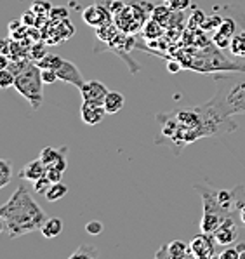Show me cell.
Masks as SVG:
<instances>
[{
    "instance_id": "cell-1",
    "label": "cell",
    "mask_w": 245,
    "mask_h": 259,
    "mask_svg": "<svg viewBox=\"0 0 245 259\" xmlns=\"http://www.w3.org/2000/svg\"><path fill=\"white\" fill-rule=\"evenodd\" d=\"M233 117L223 115L217 106L211 101L199 106L174 110L169 113H159L157 120L160 123V136L174 146V151L179 153L183 146L197 141L200 138L224 136L236 129V123L231 120Z\"/></svg>"
},
{
    "instance_id": "cell-2",
    "label": "cell",
    "mask_w": 245,
    "mask_h": 259,
    "mask_svg": "<svg viewBox=\"0 0 245 259\" xmlns=\"http://www.w3.org/2000/svg\"><path fill=\"white\" fill-rule=\"evenodd\" d=\"M45 219L47 214L23 185H19L9 200L0 207L2 230L9 238L23 237L37 230L40 232Z\"/></svg>"
},
{
    "instance_id": "cell-3",
    "label": "cell",
    "mask_w": 245,
    "mask_h": 259,
    "mask_svg": "<svg viewBox=\"0 0 245 259\" xmlns=\"http://www.w3.org/2000/svg\"><path fill=\"white\" fill-rule=\"evenodd\" d=\"M217 93L212 103L226 117L245 113V78H216Z\"/></svg>"
},
{
    "instance_id": "cell-4",
    "label": "cell",
    "mask_w": 245,
    "mask_h": 259,
    "mask_svg": "<svg viewBox=\"0 0 245 259\" xmlns=\"http://www.w3.org/2000/svg\"><path fill=\"white\" fill-rule=\"evenodd\" d=\"M193 188L202 197L204 214H219L223 218L235 216V193H233V190L216 188L209 183H197Z\"/></svg>"
},
{
    "instance_id": "cell-5",
    "label": "cell",
    "mask_w": 245,
    "mask_h": 259,
    "mask_svg": "<svg viewBox=\"0 0 245 259\" xmlns=\"http://www.w3.org/2000/svg\"><path fill=\"white\" fill-rule=\"evenodd\" d=\"M14 89L30 103L33 110L40 108L43 101V80L40 66L33 65V63H26L16 73Z\"/></svg>"
},
{
    "instance_id": "cell-6",
    "label": "cell",
    "mask_w": 245,
    "mask_h": 259,
    "mask_svg": "<svg viewBox=\"0 0 245 259\" xmlns=\"http://www.w3.org/2000/svg\"><path fill=\"white\" fill-rule=\"evenodd\" d=\"M37 65L40 66V68L54 70L59 80H63L66 83H72V85L78 87V89H80V87L84 85V82H85L84 77H82V73H80V70H78L72 61H66V59H63L61 56L47 53L40 59V61H37Z\"/></svg>"
},
{
    "instance_id": "cell-7",
    "label": "cell",
    "mask_w": 245,
    "mask_h": 259,
    "mask_svg": "<svg viewBox=\"0 0 245 259\" xmlns=\"http://www.w3.org/2000/svg\"><path fill=\"white\" fill-rule=\"evenodd\" d=\"M216 238L212 233H199L191 238L189 242V249H191L193 257L199 259H212L217 257V250H216Z\"/></svg>"
},
{
    "instance_id": "cell-8",
    "label": "cell",
    "mask_w": 245,
    "mask_h": 259,
    "mask_svg": "<svg viewBox=\"0 0 245 259\" xmlns=\"http://www.w3.org/2000/svg\"><path fill=\"white\" fill-rule=\"evenodd\" d=\"M137 9H134L132 6H122L115 11V23L122 31H136L141 26L143 18H139L137 14H134Z\"/></svg>"
},
{
    "instance_id": "cell-9",
    "label": "cell",
    "mask_w": 245,
    "mask_h": 259,
    "mask_svg": "<svg viewBox=\"0 0 245 259\" xmlns=\"http://www.w3.org/2000/svg\"><path fill=\"white\" fill-rule=\"evenodd\" d=\"M212 235H214L217 244L223 247L236 244V238H238V225H236V219L233 216L226 218L217 226V230Z\"/></svg>"
},
{
    "instance_id": "cell-10",
    "label": "cell",
    "mask_w": 245,
    "mask_h": 259,
    "mask_svg": "<svg viewBox=\"0 0 245 259\" xmlns=\"http://www.w3.org/2000/svg\"><path fill=\"white\" fill-rule=\"evenodd\" d=\"M157 257H169V259H184V257H193L189 244L183 240H172L169 244H164L157 250Z\"/></svg>"
},
{
    "instance_id": "cell-11",
    "label": "cell",
    "mask_w": 245,
    "mask_h": 259,
    "mask_svg": "<svg viewBox=\"0 0 245 259\" xmlns=\"http://www.w3.org/2000/svg\"><path fill=\"white\" fill-rule=\"evenodd\" d=\"M80 115H82V122L87 123V125H97V123H101L103 118L108 115V111H106L103 103L82 101Z\"/></svg>"
},
{
    "instance_id": "cell-12",
    "label": "cell",
    "mask_w": 245,
    "mask_h": 259,
    "mask_svg": "<svg viewBox=\"0 0 245 259\" xmlns=\"http://www.w3.org/2000/svg\"><path fill=\"white\" fill-rule=\"evenodd\" d=\"M78 91H80L82 101H92V103H105V98L108 94V89H106L105 83L97 80L84 82V85Z\"/></svg>"
},
{
    "instance_id": "cell-13",
    "label": "cell",
    "mask_w": 245,
    "mask_h": 259,
    "mask_svg": "<svg viewBox=\"0 0 245 259\" xmlns=\"http://www.w3.org/2000/svg\"><path fill=\"white\" fill-rule=\"evenodd\" d=\"M82 18H84V21L87 23V25L96 26V28H101L103 25H106V23L112 21V14H110V11L106 9V7L100 6V4L87 7V9L84 11V14H82Z\"/></svg>"
},
{
    "instance_id": "cell-14",
    "label": "cell",
    "mask_w": 245,
    "mask_h": 259,
    "mask_svg": "<svg viewBox=\"0 0 245 259\" xmlns=\"http://www.w3.org/2000/svg\"><path fill=\"white\" fill-rule=\"evenodd\" d=\"M235 35H236V21L233 18H228L221 23L219 28H217L216 35H214V42L221 49H228Z\"/></svg>"
},
{
    "instance_id": "cell-15",
    "label": "cell",
    "mask_w": 245,
    "mask_h": 259,
    "mask_svg": "<svg viewBox=\"0 0 245 259\" xmlns=\"http://www.w3.org/2000/svg\"><path fill=\"white\" fill-rule=\"evenodd\" d=\"M45 170L47 165L42 162V158H37V160H31L28 162L21 170H19V178L26 179V181L35 183L37 179H40L42 176H45Z\"/></svg>"
},
{
    "instance_id": "cell-16",
    "label": "cell",
    "mask_w": 245,
    "mask_h": 259,
    "mask_svg": "<svg viewBox=\"0 0 245 259\" xmlns=\"http://www.w3.org/2000/svg\"><path fill=\"white\" fill-rule=\"evenodd\" d=\"M103 105H105L108 115H113V113H117V111H120L122 108H124L125 98L118 93V91H108V94H106L105 103H103Z\"/></svg>"
},
{
    "instance_id": "cell-17",
    "label": "cell",
    "mask_w": 245,
    "mask_h": 259,
    "mask_svg": "<svg viewBox=\"0 0 245 259\" xmlns=\"http://www.w3.org/2000/svg\"><path fill=\"white\" fill-rule=\"evenodd\" d=\"M61 232H63V221L59 218H47L40 228V233L45 238H56L61 235Z\"/></svg>"
},
{
    "instance_id": "cell-18",
    "label": "cell",
    "mask_w": 245,
    "mask_h": 259,
    "mask_svg": "<svg viewBox=\"0 0 245 259\" xmlns=\"http://www.w3.org/2000/svg\"><path fill=\"white\" fill-rule=\"evenodd\" d=\"M66 150H68L66 146H61L59 150L51 148V146H45V148L42 150V153H40V158H42V162L45 165H51V164H54L58 158H61L63 155H66Z\"/></svg>"
},
{
    "instance_id": "cell-19",
    "label": "cell",
    "mask_w": 245,
    "mask_h": 259,
    "mask_svg": "<svg viewBox=\"0 0 245 259\" xmlns=\"http://www.w3.org/2000/svg\"><path fill=\"white\" fill-rule=\"evenodd\" d=\"M66 193H68V186L63 185L61 181H59V183H53V186L47 190L45 198L49 202H58V200H61V198L65 197Z\"/></svg>"
},
{
    "instance_id": "cell-20",
    "label": "cell",
    "mask_w": 245,
    "mask_h": 259,
    "mask_svg": "<svg viewBox=\"0 0 245 259\" xmlns=\"http://www.w3.org/2000/svg\"><path fill=\"white\" fill-rule=\"evenodd\" d=\"M97 256H100V252H97V249L92 244H82L70 257H97Z\"/></svg>"
},
{
    "instance_id": "cell-21",
    "label": "cell",
    "mask_w": 245,
    "mask_h": 259,
    "mask_svg": "<svg viewBox=\"0 0 245 259\" xmlns=\"http://www.w3.org/2000/svg\"><path fill=\"white\" fill-rule=\"evenodd\" d=\"M230 49H231L233 54L245 56V33H243V31H242V33H238V35H235V37H233V40L230 44Z\"/></svg>"
},
{
    "instance_id": "cell-22",
    "label": "cell",
    "mask_w": 245,
    "mask_h": 259,
    "mask_svg": "<svg viewBox=\"0 0 245 259\" xmlns=\"http://www.w3.org/2000/svg\"><path fill=\"white\" fill-rule=\"evenodd\" d=\"M11 176H13V169H11V164L7 160H0V188L9 185Z\"/></svg>"
},
{
    "instance_id": "cell-23",
    "label": "cell",
    "mask_w": 245,
    "mask_h": 259,
    "mask_svg": "<svg viewBox=\"0 0 245 259\" xmlns=\"http://www.w3.org/2000/svg\"><path fill=\"white\" fill-rule=\"evenodd\" d=\"M16 82V73L9 68H2L0 70V87L2 89H9L11 85H14Z\"/></svg>"
},
{
    "instance_id": "cell-24",
    "label": "cell",
    "mask_w": 245,
    "mask_h": 259,
    "mask_svg": "<svg viewBox=\"0 0 245 259\" xmlns=\"http://www.w3.org/2000/svg\"><path fill=\"white\" fill-rule=\"evenodd\" d=\"M226 13L230 14V18H233L236 21V25L240 26V30L245 33V13L240 7H226Z\"/></svg>"
},
{
    "instance_id": "cell-25",
    "label": "cell",
    "mask_w": 245,
    "mask_h": 259,
    "mask_svg": "<svg viewBox=\"0 0 245 259\" xmlns=\"http://www.w3.org/2000/svg\"><path fill=\"white\" fill-rule=\"evenodd\" d=\"M191 4V0H165V6L169 7V11L172 13H181V11H186Z\"/></svg>"
},
{
    "instance_id": "cell-26",
    "label": "cell",
    "mask_w": 245,
    "mask_h": 259,
    "mask_svg": "<svg viewBox=\"0 0 245 259\" xmlns=\"http://www.w3.org/2000/svg\"><path fill=\"white\" fill-rule=\"evenodd\" d=\"M53 186V181H51L47 176H42L40 179H37V181L33 183V188L37 193H40V195H45L47 193V190Z\"/></svg>"
},
{
    "instance_id": "cell-27",
    "label": "cell",
    "mask_w": 245,
    "mask_h": 259,
    "mask_svg": "<svg viewBox=\"0 0 245 259\" xmlns=\"http://www.w3.org/2000/svg\"><path fill=\"white\" fill-rule=\"evenodd\" d=\"M217 257L219 259H240V252H238V249H236V245L235 247L228 245V247H224L219 254H217Z\"/></svg>"
},
{
    "instance_id": "cell-28",
    "label": "cell",
    "mask_w": 245,
    "mask_h": 259,
    "mask_svg": "<svg viewBox=\"0 0 245 259\" xmlns=\"http://www.w3.org/2000/svg\"><path fill=\"white\" fill-rule=\"evenodd\" d=\"M63 172H65V170L56 169V167H53V165H47L45 176L49 178L53 183H59V181H61V179H63Z\"/></svg>"
},
{
    "instance_id": "cell-29",
    "label": "cell",
    "mask_w": 245,
    "mask_h": 259,
    "mask_svg": "<svg viewBox=\"0 0 245 259\" xmlns=\"http://www.w3.org/2000/svg\"><path fill=\"white\" fill-rule=\"evenodd\" d=\"M85 232L89 233V235H100L103 232V223L101 221H89L85 225Z\"/></svg>"
},
{
    "instance_id": "cell-30",
    "label": "cell",
    "mask_w": 245,
    "mask_h": 259,
    "mask_svg": "<svg viewBox=\"0 0 245 259\" xmlns=\"http://www.w3.org/2000/svg\"><path fill=\"white\" fill-rule=\"evenodd\" d=\"M42 70V80L43 83H54L56 80H59L56 71L51 70V68H40Z\"/></svg>"
},
{
    "instance_id": "cell-31",
    "label": "cell",
    "mask_w": 245,
    "mask_h": 259,
    "mask_svg": "<svg viewBox=\"0 0 245 259\" xmlns=\"http://www.w3.org/2000/svg\"><path fill=\"white\" fill-rule=\"evenodd\" d=\"M144 31H146V35H148L150 38H152V33L155 35V37L162 33V30H160V26H159V23H157V21H150L148 25H146Z\"/></svg>"
},
{
    "instance_id": "cell-32",
    "label": "cell",
    "mask_w": 245,
    "mask_h": 259,
    "mask_svg": "<svg viewBox=\"0 0 245 259\" xmlns=\"http://www.w3.org/2000/svg\"><path fill=\"white\" fill-rule=\"evenodd\" d=\"M96 4H100V6L106 7V9L112 13V9H115V7H120L124 2H120V0H96Z\"/></svg>"
},
{
    "instance_id": "cell-33",
    "label": "cell",
    "mask_w": 245,
    "mask_h": 259,
    "mask_svg": "<svg viewBox=\"0 0 245 259\" xmlns=\"http://www.w3.org/2000/svg\"><path fill=\"white\" fill-rule=\"evenodd\" d=\"M236 249H238V252H240V259H245V242L236 244Z\"/></svg>"
}]
</instances>
